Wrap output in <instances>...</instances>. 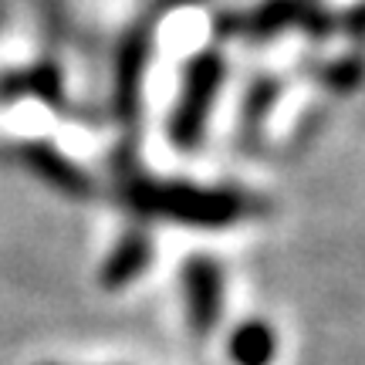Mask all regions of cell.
<instances>
[{
    "label": "cell",
    "mask_w": 365,
    "mask_h": 365,
    "mask_svg": "<svg viewBox=\"0 0 365 365\" xmlns=\"http://www.w3.org/2000/svg\"><path fill=\"white\" fill-rule=\"evenodd\" d=\"M143 78H145V38H132L118 54V75H115V105L118 115L125 122H132L135 112H139Z\"/></svg>",
    "instance_id": "8992f818"
},
{
    "label": "cell",
    "mask_w": 365,
    "mask_h": 365,
    "mask_svg": "<svg viewBox=\"0 0 365 365\" xmlns=\"http://www.w3.org/2000/svg\"><path fill=\"white\" fill-rule=\"evenodd\" d=\"M153 254H156V247H153V234L145 230L143 223L129 227V230L115 240V247L108 250L102 271H98L102 287L105 291H122V287H129L135 277H143V274L149 271Z\"/></svg>",
    "instance_id": "5b68a950"
},
{
    "label": "cell",
    "mask_w": 365,
    "mask_h": 365,
    "mask_svg": "<svg viewBox=\"0 0 365 365\" xmlns=\"http://www.w3.org/2000/svg\"><path fill=\"white\" fill-rule=\"evenodd\" d=\"M182 304L193 335L207 339L223 314V267L210 254H193L182 264Z\"/></svg>",
    "instance_id": "3957f363"
},
{
    "label": "cell",
    "mask_w": 365,
    "mask_h": 365,
    "mask_svg": "<svg viewBox=\"0 0 365 365\" xmlns=\"http://www.w3.org/2000/svg\"><path fill=\"white\" fill-rule=\"evenodd\" d=\"M223 78H227V61H223L217 51H200L186 65V75H182L180 85V98L170 112V143L180 149V153H193L200 139L207 135V122L210 112L217 105V95L223 88Z\"/></svg>",
    "instance_id": "7a4b0ae2"
},
{
    "label": "cell",
    "mask_w": 365,
    "mask_h": 365,
    "mask_svg": "<svg viewBox=\"0 0 365 365\" xmlns=\"http://www.w3.org/2000/svg\"><path fill=\"white\" fill-rule=\"evenodd\" d=\"M227 355L234 365H271L277 355V335L267 322H244L227 341Z\"/></svg>",
    "instance_id": "52a82bcc"
},
{
    "label": "cell",
    "mask_w": 365,
    "mask_h": 365,
    "mask_svg": "<svg viewBox=\"0 0 365 365\" xmlns=\"http://www.w3.org/2000/svg\"><path fill=\"white\" fill-rule=\"evenodd\" d=\"M4 91L7 95H31V98H41V102H58L61 78H58V71L51 65L31 68L27 75H17V78L4 81Z\"/></svg>",
    "instance_id": "ba28073f"
},
{
    "label": "cell",
    "mask_w": 365,
    "mask_h": 365,
    "mask_svg": "<svg viewBox=\"0 0 365 365\" xmlns=\"http://www.w3.org/2000/svg\"><path fill=\"white\" fill-rule=\"evenodd\" d=\"M17 159H21L38 180H44L51 190H58V193H68V196L91 193L88 173L81 170L75 159H68L58 145L38 143V139H34V143H21L17 145Z\"/></svg>",
    "instance_id": "277c9868"
},
{
    "label": "cell",
    "mask_w": 365,
    "mask_h": 365,
    "mask_svg": "<svg viewBox=\"0 0 365 365\" xmlns=\"http://www.w3.org/2000/svg\"><path fill=\"white\" fill-rule=\"evenodd\" d=\"M362 78V65L359 61H335L331 68H325V81L331 88H352L355 81Z\"/></svg>",
    "instance_id": "9c48e42d"
},
{
    "label": "cell",
    "mask_w": 365,
    "mask_h": 365,
    "mask_svg": "<svg viewBox=\"0 0 365 365\" xmlns=\"http://www.w3.org/2000/svg\"><path fill=\"white\" fill-rule=\"evenodd\" d=\"M125 200L143 217L186 223V227H200V230H220V227L240 223L264 210V200L240 193V190L153 180V176H135L125 182Z\"/></svg>",
    "instance_id": "6da1fadb"
}]
</instances>
